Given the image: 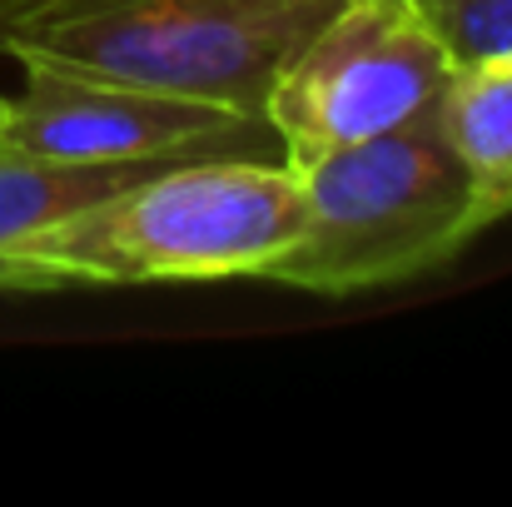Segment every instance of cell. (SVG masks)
<instances>
[{
	"label": "cell",
	"mask_w": 512,
	"mask_h": 507,
	"mask_svg": "<svg viewBox=\"0 0 512 507\" xmlns=\"http://www.w3.org/2000/svg\"><path fill=\"white\" fill-rule=\"evenodd\" d=\"M304 229L284 160L214 155L150 169L0 244L5 294L259 279Z\"/></svg>",
	"instance_id": "6da1fadb"
},
{
	"label": "cell",
	"mask_w": 512,
	"mask_h": 507,
	"mask_svg": "<svg viewBox=\"0 0 512 507\" xmlns=\"http://www.w3.org/2000/svg\"><path fill=\"white\" fill-rule=\"evenodd\" d=\"M294 174L304 189V229L259 274L284 289L339 299L403 284L453 264L483 234L438 105Z\"/></svg>",
	"instance_id": "7a4b0ae2"
},
{
	"label": "cell",
	"mask_w": 512,
	"mask_h": 507,
	"mask_svg": "<svg viewBox=\"0 0 512 507\" xmlns=\"http://www.w3.org/2000/svg\"><path fill=\"white\" fill-rule=\"evenodd\" d=\"M343 0H135L105 15L45 25L10 50H45L100 75L264 110L284 60Z\"/></svg>",
	"instance_id": "3957f363"
},
{
	"label": "cell",
	"mask_w": 512,
	"mask_h": 507,
	"mask_svg": "<svg viewBox=\"0 0 512 507\" xmlns=\"http://www.w3.org/2000/svg\"><path fill=\"white\" fill-rule=\"evenodd\" d=\"M448 75L453 60L413 0H343L284 60L259 115L299 169L433 110Z\"/></svg>",
	"instance_id": "277c9868"
},
{
	"label": "cell",
	"mask_w": 512,
	"mask_h": 507,
	"mask_svg": "<svg viewBox=\"0 0 512 507\" xmlns=\"http://www.w3.org/2000/svg\"><path fill=\"white\" fill-rule=\"evenodd\" d=\"M20 90L0 95V150L50 165H179L264 155V115L85 70L45 50H10Z\"/></svg>",
	"instance_id": "5b68a950"
},
{
	"label": "cell",
	"mask_w": 512,
	"mask_h": 507,
	"mask_svg": "<svg viewBox=\"0 0 512 507\" xmlns=\"http://www.w3.org/2000/svg\"><path fill=\"white\" fill-rule=\"evenodd\" d=\"M438 120L473 184L478 224L493 229L512 219V50L453 65Z\"/></svg>",
	"instance_id": "8992f818"
},
{
	"label": "cell",
	"mask_w": 512,
	"mask_h": 507,
	"mask_svg": "<svg viewBox=\"0 0 512 507\" xmlns=\"http://www.w3.org/2000/svg\"><path fill=\"white\" fill-rule=\"evenodd\" d=\"M150 169L165 165H50V160L0 150V244H10L15 234H25L95 194H110ZM0 294H5V269H0Z\"/></svg>",
	"instance_id": "52a82bcc"
},
{
	"label": "cell",
	"mask_w": 512,
	"mask_h": 507,
	"mask_svg": "<svg viewBox=\"0 0 512 507\" xmlns=\"http://www.w3.org/2000/svg\"><path fill=\"white\" fill-rule=\"evenodd\" d=\"M453 65L512 50V0H413Z\"/></svg>",
	"instance_id": "ba28073f"
},
{
	"label": "cell",
	"mask_w": 512,
	"mask_h": 507,
	"mask_svg": "<svg viewBox=\"0 0 512 507\" xmlns=\"http://www.w3.org/2000/svg\"><path fill=\"white\" fill-rule=\"evenodd\" d=\"M15 5H20V0H0V35H5V25H10V15H15Z\"/></svg>",
	"instance_id": "9c48e42d"
}]
</instances>
